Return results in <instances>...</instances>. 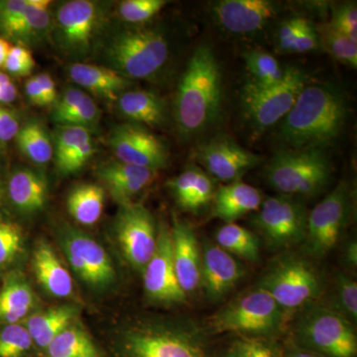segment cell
<instances>
[{
	"label": "cell",
	"instance_id": "f35d334b",
	"mask_svg": "<svg viewBox=\"0 0 357 357\" xmlns=\"http://www.w3.org/2000/svg\"><path fill=\"white\" fill-rule=\"evenodd\" d=\"M23 234L17 223L0 215V267L15 259L22 248Z\"/></svg>",
	"mask_w": 357,
	"mask_h": 357
},
{
	"label": "cell",
	"instance_id": "277c9868",
	"mask_svg": "<svg viewBox=\"0 0 357 357\" xmlns=\"http://www.w3.org/2000/svg\"><path fill=\"white\" fill-rule=\"evenodd\" d=\"M332 173L330 160L319 148L283 150L270 160L265 170L275 191L292 198L316 196L328 185Z\"/></svg>",
	"mask_w": 357,
	"mask_h": 357
},
{
	"label": "cell",
	"instance_id": "f907efd6",
	"mask_svg": "<svg viewBox=\"0 0 357 357\" xmlns=\"http://www.w3.org/2000/svg\"><path fill=\"white\" fill-rule=\"evenodd\" d=\"M241 357H276L274 351L264 342L250 340L236 344Z\"/></svg>",
	"mask_w": 357,
	"mask_h": 357
},
{
	"label": "cell",
	"instance_id": "db71d44e",
	"mask_svg": "<svg viewBox=\"0 0 357 357\" xmlns=\"http://www.w3.org/2000/svg\"><path fill=\"white\" fill-rule=\"evenodd\" d=\"M25 91L28 100H29V102H31L33 105L46 107V100H45L43 93H42L39 84L37 83L34 77H30V79H28L27 82H26Z\"/></svg>",
	"mask_w": 357,
	"mask_h": 357
},
{
	"label": "cell",
	"instance_id": "ab89813d",
	"mask_svg": "<svg viewBox=\"0 0 357 357\" xmlns=\"http://www.w3.org/2000/svg\"><path fill=\"white\" fill-rule=\"evenodd\" d=\"M166 4L165 0H126L119 3V14L129 24H140L153 18Z\"/></svg>",
	"mask_w": 357,
	"mask_h": 357
},
{
	"label": "cell",
	"instance_id": "8fae6325",
	"mask_svg": "<svg viewBox=\"0 0 357 357\" xmlns=\"http://www.w3.org/2000/svg\"><path fill=\"white\" fill-rule=\"evenodd\" d=\"M107 9L105 3L91 0L64 2L55 15V37L68 55L84 57L93 49L102 31Z\"/></svg>",
	"mask_w": 357,
	"mask_h": 357
},
{
	"label": "cell",
	"instance_id": "ac0fdd59",
	"mask_svg": "<svg viewBox=\"0 0 357 357\" xmlns=\"http://www.w3.org/2000/svg\"><path fill=\"white\" fill-rule=\"evenodd\" d=\"M201 286L208 299L218 302L244 276L243 265L217 243L206 241L202 248Z\"/></svg>",
	"mask_w": 357,
	"mask_h": 357
},
{
	"label": "cell",
	"instance_id": "d590c367",
	"mask_svg": "<svg viewBox=\"0 0 357 357\" xmlns=\"http://www.w3.org/2000/svg\"><path fill=\"white\" fill-rule=\"evenodd\" d=\"M244 61L256 83L272 84L280 81L284 76V69H282L278 61L267 52L248 51L244 55Z\"/></svg>",
	"mask_w": 357,
	"mask_h": 357
},
{
	"label": "cell",
	"instance_id": "1f68e13d",
	"mask_svg": "<svg viewBox=\"0 0 357 357\" xmlns=\"http://www.w3.org/2000/svg\"><path fill=\"white\" fill-rule=\"evenodd\" d=\"M15 140L21 153L33 163L45 165L53 157L50 136L43 124L34 119L21 126Z\"/></svg>",
	"mask_w": 357,
	"mask_h": 357
},
{
	"label": "cell",
	"instance_id": "6da1fadb",
	"mask_svg": "<svg viewBox=\"0 0 357 357\" xmlns=\"http://www.w3.org/2000/svg\"><path fill=\"white\" fill-rule=\"evenodd\" d=\"M344 98L331 86H306L281 124V140L291 149L319 148L332 144L347 121Z\"/></svg>",
	"mask_w": 357,
	"mask_h": 357
},
{
	"label": "cell",
	"instance_id": "ffe728a7",
	"mask_svg": "<svg viewBox=\"0 0 357 357\" xmlns=\"http://www.w3.org/2000/svg\"><path fill=\"white\" fill-rule=\"evenodd\" d=\"M220 25L234 34L261 30L277 13L276 4L268 0H222L213 6Z\"/></svg>",
	"mask_w": 357,
	"mask_h": 357
},
{
	"label": "cell",
	"instance_id": "f6af8a7d",
	"mask_svg": "<svg viewBox=\"0 0 357 357\" xmlns=\"http://www.w3.org/2000/svg\"><path fill=\"white\" fill-rule=\"evenodd\" d=\"M96 144L93 138H89L81 146L77 147L72 154L66 158L62 164L57 166L59 172L63 175H70L83 168L89 159L96 153Z\"/></svg>",
	"mask_w": 357,
	"mask_h": 357
},
{
	"label": "cell",
	"instance_id": "ba28073f",
	"mask_svg": "<svg viewBox=\"0 0 357 357\" xmlns=\"http://www.w3.org/2000/svg\"><path fill=\"white\" fill-rule=\"evenodd\" d=\"M123 347L126 357H206L203 333L195 326H138L129 331Z\"/></svg>",
	"mask_w": 357,
	"mask_h": 357
},
{
	"label": "cell",
	"instance_id": "cb8c5ba5",
	"mask_svg": "<svg viewBox=\"0 0 357 357\" xmlns=\"http://www.w3.org/2000/svg\"><path fill=\"white\" fill-rule=\"evenodd\" d=\"M32 262L37 280L47 292L59 298L70 296L72 278L50 244L40 241L33 252Z\"/></svg>",
	"mask_w": 357,
	"mask_h": 357
},
{
	"label": "cell",
	"instance_id": "30bf717a",
	"mask_svg": "<svg viewBox=\"0 0 357 357\" xmlns=\"http://www.w3.org/2000/svg\"><path fill=\"white\" fill-rule=\"evenodd\" d=\"M352 210V196L347 183L337 185L307 215L305 250L321 258L335 248L344 234Z\"/></svg>",
	"mask_w": 357,
	"mask_h": 357
},
{
	"label": "cell",
	"instance_id": "d6a6232c",
	"mask_svg": "<svg viewBox=\"0 0 357 357\" xmlns=\"http://www.w3.org/2000/svg\"><path fill=\"white\" fill-rule=\"evenodd\" d=\"M46 351L49 357H100L88 333L76 325L63 331Z\"/></svg>",
	"mask_w": 357,
	"mask_h": 357
},
{
	"label": "cell",
	"instance_id": "2e32d148",
	"mask_svg": "<svg viewBox=\"0 0 357 357\" xmlns=\"http://www.w3.org/2000/svg\"><path fill=\"white\" fill-rule=\"evenodd\" d=\"M109 146L119 161L157 171L168 163V151L153 133L137 124H121L110 133Z\"/></svg>",
	"mask_w": 357,
	"mask_h": 357
},
{
	"label": "cell",
	"instance_id": "e575fe53",
	"mask_svg": "<svg viewBox=\"0 0 357 357\" xmlns=\"http://www.w3.org/2000/svg\"><path fill=\"white\" fill-rule=\"evenodd\" d=\"M333 311L342 314L352 325L357 321V283L344 272H337L333 281L332 303Z\"/></svg>",
	"mask_w": 357,
	"mask_h": 357
},
{
	"label": "cell",
	"instance_id": "ee69618b",
	"mask_svg": "<svg viewBox=\"0 0 357 357\" xmlns=\"http://www.w3.org/2000/svg\"><path fill=\"white\" fill-rule=\"evenodd\" d=\"M331 24L357 42V9L356 3H344L333 11Z\"/></svg>",
	"mask_w": 357,
	"mask_h": 357
},
{
	"label": "cell",
	"instance_id": "b9f144b4",
	"mask_svg": "<svg viewBox=\"0 0 357 357\" xmlns=\"http://www.w3.org/2000/svg\"><path fill=\"white\" fill-rule=\"evenodd\" d=\"M199 170L201 169L199 168L188 169L170 182L174 198L183 210L189 211L190 202L196 187Z\"/></svg>",
	"mask_w": 357,
	"mask_h": 357
},
{
	"label": "cell",
	"instance_id": "f546056e",
	"mask_svg": "<svg viewBox=\"0 0 357 357\" xmlns=\"http://www.w3.org/2000/svg\"><path fill=\"white\" fill-rule=\"evenodd\" d=\"M215 243L232 256L248 262L260 259V241L255 234L237 225L225 223L215 234Z\"/></svg>",
	"mask_w": 357,
	"mask_h": 357
},
{
	"label": "cell",
	"instance_id": "83f0119b",
	"mask_svg": "<svg viewBox=\"0 0 357 357\" xmlns=\"http://www.w3.org/2000/svg\"><path fill=\"white\" fill-rule=\"evenodd\" d=\"M77 314V307L70 305L53 307L28 318L25 328L33 342L46 349L63 331L72 325Z\"/></svg>",
	"mask_w": 357,
	"mask_h": 357
},
{
	"label": "cell",
	"instance_id": "5bb4252c",
	"mask_svg": "<svg viewBox=\"0 0 357 357\" xmlns=\"http://www.w3.org/2000/svg\"><path fill=\"white\" fill-rule=\"evenodd\" d=\"M62 244L70 266L89 287L105 289L114 283L115 271L107 251L79 230L63 234Z\"/></svg>",
	"mask_w": 357,
	"mask_h": 357
},
{
	"label": "cell",
	"instance_id": "9c48e42d",
	"mask_svg": "<svg viewBox=\"0 0 357 357\" xmlns=\"http://www.w3.org/2000/svg\"><path fill=\"white\" fill-rule=\"evenodd\" d=\"M258 287L264 289L284 311L307 306L321 292V281L311 263L299 256L279 258Z\"/></svg>",
	"mask_w": 357,
	"mask_h": 357
},
{
	"label": "cell",
	"instance_id": "94428289",
	"mask_svg": "<svg viewBox=\"0 0 357 357\" xmlns=\"http://www.w3.org/2000/svg\"><path fill=\"white\" fill-rule=\"evenodd\" d=\"M223 357H241V356H239L238 349H237L236 345L234 347V349H231V351H230L229 354H227V356Z\"/></svg>",
	"mask_w": 357,
	"mask_h": 357
},
{
	"label": "cell",
	"instance_id": "44dd1931",
	"mask_svg": "<svg viewBox=\"0 0 357 357\" xmlns=\"http://www.w3.org/2000/svg\"><path fill=\"white\" fill-rule=\"evenodd\" d=\"M155 171L119 161L107 162L96 170V175L109 190L112 198L122 204L142 192L153 180Z\"/></svg>",
	"mask_w": 357,
	"mask_h": 357
},
{
	"label": "cell",
	"instance_id": "6f0895ef",
	"mask_svg": "<svg viewBox=\"0 0 357 357\" xmlns=\"http://www.w3.org/2000/svg\"><path fill=\"white\" fill-rule=\"evenodd\" d=\"M11 46H13V45H11L8 40L0 37V68H3L4 63H6Z\"/></svg>",
	"mask_w": 357,
	"mask_h": 357
},
{
	"label": "cell",
	"instance_id": "484cf974",
	"mask_svg": "<svg viewBox=\"0 0 357 357\" xmlns=\"http://www.w3.org/2000/svg\"><path fill=\"white\" fill-rule=\"evenodd\" d=\"M117 109L124 119L135 123L160 126L165 122V103L147 91H126L117 98Z\"/></svg>",
	"mask_w": 357,
	"mask_h": 357
},
{
	"label": "cell",
	"instance_id": "4fadbf2b",
	"mask_svg": "<svg viewBox=\"0 0 357 357\" xmlns=\"http://www.w3.org/2000/svg\"><path fill=\"white\" fill-rule=\"evenodd\" d=\"M115 236L126 261L143 271L153 255L158 236L150 211L142 204H122L115 220Z\"/></svg>",
	"mask_w": 357,
	"mask_h": 357
},
{
	"label": "cell",
	"instance_id": "7a4b0ae2",
	"mask_svg": "<svg viewBox=\"0 0 357 357\" xmlns=\"http://www.w3.org/2000/svg\"><path fill=\"white\" fill-rule=\"evenodd\" d=\"M222 74L210 47L192 54L174 103L178 130L185 137L203 132L215 121L222 105Z\"/></svg>",
	"mask_w": 357,
	"mask_h": 357
},
{
	"label": "cell",
	"instance_id": "8992f818",
	"mask_svg": "<svg viewBox=\"0 0 357 357\" xmlns=\"http://www.w3.org/2000/svg\"><path fill=\"white\" fill-rule=\"evenodd\" d=\"M285 311L264 289L244 294L211 319L215 333L270 335L280 330Z\"/></svg>",
	"mask_w": 357,
	"mask_h": 357
},
{
	"label": "cell",
	"instance_id": "11a10c76",
	"mask_svg": "<svg viewBox=\"0 0 357 357\" xmlns=\"http://www.w3.org/2000/svg\"><path fill=\"white\" fill-rule=\"evenodd\" d=\"M344 260L345 264L349 265L352 269L357 267V243L356 239H351L345 243L344 248Z\"/></svg>",
	"mask_w": 357,
	"mask_h": 357
},
{
	"label": "cell",
	"instance_id": "7c38bea8",
	"mask_svg": "<svg viewBox=\"0 0 357 357\" xmlns=\"http://www.w3.org/2000/svg\"><path fill=\"white\" fill-rule=\"evenodd\" d=\"M307 215L306 206L298 199L280 195L262 202L252 225L270 248H289L304 243Z\"/></svg>",
	"mask_w": 357,
	"mask_h": 357
},
{
	"label": "cell",
	"instance_id": "d4e9b609",
	"mask_svg": "<svg viewBox=\"0 0 357 357\" xmlns=\"http://www.w3.org/2000/svg\"><path fill=\"white\" fill-rule=\"evenodd\" d=\"M7 195L16 210L25 213H36L46 204V181L32 169H16L7 182Z\"/></svg>",
	"mask_w": 357,
	"mask_h": 357
},
{
	"label": "cell",
	"instance_id": "603a6c76",
	"mask_svg": "<svg viewBox=\"0 0 357 357\" xmlns=\"http://www.w3.org/2000/svg\"><path fill=\"white\" fill-rule=\"evenodd\" d=\"M69 77L82 88L110 100H116L130 86L129 79L105 66L75 63L69 67Z\"/></svg>",
	"mask_w": 357,
	"mask_h": 357
},
{
	"label": "cell",
	"instance_id": "681fc988",
	"mask_svg": "<svg viewBox=\"0 0 357 357\" xmlns=\"http://www.w3.org/2000/svg\"><path fill=\"white\" fill-rule=\"evenodd\" d=\"M21 128L20 117L13 109L0 105V143L15 139Z\"/></svg>",
	"mask_w": 357,
	"mask_h": 357
},
{
	"label": "cell",
	"instance_id": "74e56055",
	"mask_svg": "<svg viewBox=\"0 0 357 357\" xmlns=\"http://www.w3.org/2000/svg\"><path fill=\"white\" fill-rule=\"evenodd\" d=\"M32 344L25 326L11 324L0 328V357H22L30 351Z\"/></svg>",
	"mask_w": 357,
	"mask_h": 357
},
{
	"label": "cell",
	"instance_id": "5b68a950",
	"mask_svg": "<svg viewBox=\"0 0 357 357\" xmlns=\"http://www.w3.org/2000/svg\"><path fill=\"white\" fill-rule=\"evenodd\" d=\"M302 349L323 357H356L357 337L354 325L328 306L307 307L294 328Z\"/></svg>",
	"mask_w": 357,
	"mask_h": 357
},
{
	"label": "cell",
	"instance_id": "9a60e30c",
	"mask_svg": "<svg viewBox=\"0 0 357 357\" xmlns=\"http://www.w3.org/2000/svg\"><path fill=\"white\" fill-rule=\"evenodd\" d=\"M142 272L145 293L150 300L166 305L185 302L187 295L180 287L174 267L171 229L165 223L159 225L156 248Z\"/></svg>",
	"mask_w": 357,
	"mask_h": 357
},
{
	"label": "cell",
	"instance_id": "60d3db41",
	"mask_svg": "<svg viewBox=\"0 0 357 357\" xmlns=\"http://www.w3.org/2000/svg\"><path fill=\"white\" fill-rule=\"evenodd\" d=\"M100 119V109L93 98L86 95L74 109L61 117L56 123L58 126H77L91 130L96 128Z\"/></svg>",
	"mask_w": 357,
	"mask_h": 357
},
{
	"label": "cell",
	"instance_id": "bcb514c9",
	"mask_svg": "<svg viewBox=\"0 0 357 357\" xmlns=\"http://www.w3.org/2000/svg\"><path fill=\"white\" fill-rule=\"evenodd\" d=\"M319 40L317 30L307 21L302 29L291 40L284 51L289 53H306L318 48Z\"/></svg>",
	"mask_w": 357,
	"mask_h": 357
},
{
	"label": "cell",
	"instance_id": "52a82bcc",
	"mask_svg": "<svg viewBox=\"0 0 357 357\" xmlns=\"http://www.w3.org/2000/svg\"><path fill=\"white\" fill-rule=\"evenodd\" d=\"M307 77L300 69L288 67L280 81L272 84L248 82L243 91L244 112L257 130H264L289 114L307 86Z\"/></svg>",
	"mask_w": 357,
	"mask_h": 357
},
{
	"label": "cell",
	"instance_id": "4dcf8cb0",
	"mask_svg": "<svg viewBox=\"0 0 357 357\" xmlns=\"http://www.w3.org/2000/svg\"><path fill=\"white\" fill-rule=\"evenodd\" d=\"M27 1V0H26ZM52 20L49 11L37 10L27 2V8L10 29L4 39L18 42V45L36 44L50 33Z\"/></svg>",
	"mask_w": 357,
	"mask_h": 357
},
{
	"label": "cell",
	"instance_id": "f1b7e54d",
	"mask_svg": "<svg viewBox=\"0 0 357 357\" xmlns=\"http://www.w3.org/2000/svg\"><path fill=\"white\" fill-rule=\"evenodd\" d=\"M105 190L96 184L77 185L69 192L67 208L70 217L84 225H91L102 217Z\"/></svg>",
	"mask_w": 357,
	"mask_h": 357
},
{
	"label": "cell",
	"instance_id": "d6986e66",
	"mask_svg": "<svg viewBox=\"0 0 357 357\" xmlns=\"http://www.w3.org/2000/svg\"><path fill=\"white\" fill-rule=\"evenodd\" d=\"M174 267L180 287L185 295L201 287L202 251L198 238L189 223L174 218L171 229Z\"/></svg>",
	"mask_w": 357,
	"mask_h": 357
},
{
	"label": "cell",
	"instance_id": "91938a15",
	"mask_svg": "<svg viewBox=\"0 0 357 357\" xmlns=\"http://www.w3.org/2000/svg\"><path fill=\"white\" fill-rule=\"evenodd\" d=\"M28 4L37 10L49 11V7L51 6V1L49 0H27Z\"/></svg>",
	"mask_w": 357,
	"mask_h": 357
},
{
	"label": "cell",
	"instance_id": "680465c9",
	"mask_svg": "<svg viewBox=\"0 0 357 357\" xmlns=\"http://www.w3.org/2000/svg\"><path fill=\"white\" fill-rule=\"evenodd\" d=\"M285 357H323L314 352L307 351V349H302V347H296L287 352Z\"/></svg>",
	"mask_w": 357,
	"mask_h": 357
},
{
	"label": "cell",
	"instance_id": "7dc6e473",
	"mask_svg": "<svg viewBox=\"0 0 357 357\" xmlns=\"http://www.w3.org/2000/svg\"><path fill=\"white\" fill-rule=\"evenodd\" d=\"M26 8V0H0V34L2 38L22 15Z\"/></svg>",
	"mask_w": 357,
	"mask_h": 357
},
{
	"label": "cell",
	"instance_id": "e0dca14e",
	"mask_svg": "<svg viewBox=\"0 0 357 357\" xmlns=\"http://www.w3.org/2000/svg\"><path fill=\"white\" fill-rule=\"evenodd\" d=\"M196 156L210 175L225 184L238 181L260 162L257 155L227 137L215 138L201 145Z\"/></svg>",
	"mask_w": 357,
	"mask_h": 357
},
{
	"label": "cell",
	"instance_id": "836d02e7",
	"mask_svg": "<svg viewBox=\"0 0 357 357\" xmlns=\"http://www.w3.org/2000/svg\"><path fill=\"white\" fill-rule=\"evenodd\" d=\"M319 43L323 44L326 50L335 60L357 67V42L347 37L344 33L337 30L331 23H325L317 28Z\"/></svg>",
	"mask_w": 357,
	"mask_h": 357
},
{
	"label": "cell",
	"instance_id": "7bdbcfd3",
	"mask_svg": "<svg viewBox=\"0 0 357 357\" xmlns=\"http://www.w3.org/2000/svg\"><path fill=\"white\" fill-rule=\"evenodd\" d=\"M34 66V58L29 49L21 45H15V46L13 45L3 68L8 76L13 75V76L24 77L31 74Z\"/></svg>",
	"mask_w": 357,
	"mask_h": 357
},
{
	"label": "cell",
	"instance_id": "7402d4cb",
	"mask_svg": "<svg viewBox=\"0 0 357 357\" xmlns=\"http://www.w3.org/2000/svg\"><path fill=\"white\" fill-rule=\"evenodd\" d=\"M261 192L241 181L229 183L215 190L213 199V213L225 223L236 222L244 215L259 210Z\"/></svg>",
	"mask_w": 357,
	"mask_h": 357
},
{
	"label": "cell",
	"instance_id": "816d5d0a",
	"mask_svg": "<svg viewBox=\"0 0 357 357\" xmlns=\"http://www.w3.org/2000/svg\"><path fill=\"white\" fill-rule=\"evenodd\" d=\"M307 21L305 18H292L281 25L278 31V44L282 51H284L291 40L302 29L303 26L306 24Z\"/></svg>",
	"mask_w": 357,
	"mask_h": 357
},
{
	"label": "cell",
	"instance_id": "8d00e7d4",
	"mask_svg": "<svg viewBox=\"0 0 357 357\" xmlns=\"http://www.w3.org/2000/svg\"><path fill=\"white\" fill-rule=\"evenodd\" d=\"M91 138V130L77 126H58L54 137V155L56 167L62 164L77 147Z\"/></svg>",
	"mask_w": 357,
	"mask_h": 357
},
{
	"label": "cell",
	"instance_id": "f5cc1de1",
	"mask_svg": "<svg viewBox=\"0 0 357 357\" xmlns=\"http://www.w3.org/2000/svg\"><path fill=\"white\" fill-rule=\"evenodd\" d=\"M34 77L43 93L47 105H54L57 100V89H56L55 82L50 75L47 73H40Z\"/></svg>",
	"mask_w": 357,
	"mask_h": 357
},
{
	"label": "cell",
	"instance_id": "4316f807",
	"mask_svg": "<svg viewBox=\"0 0 357 357\" xmlns=\"http://www.w3.org/2000/svg\"><path fill=\"white\" fill-rule=\"evenodd\" d=\"M34 306V295L20 274H11L0 290V323L18 324Z\"/></svg>",
	"mask_w": 357,
	"mask_h": 357
},
{
	"label": "cell",
	"instance_id": "3957f363",
	"mask_svg": "<svg viewBox=\"0 0 357 357\" xmlns=\"http://www.w3.org/2000/svg\"><path fill=\"white\" fill-rule=\"evenodd\" d=\"M169 57L165 35L152 28H129L107 40L102 49L105 67L126 79H146L158 74Z\"/></svg>",
	"mask_w": 357,
	"mask_h": 357
},
{
	"label": "cell",
	"instance_id": "c3c4849f",
	"mask_svg": "<svg viewBox=\"0 0 357 357\" xmlns=\"http://www.w3.org/2000/svg\"><path fill=\"white\" fill-rule=\"evenodd\" d=\"M86 96V93L82 91L81 89H66L63 91L62 95L60 96V98H58L56 102L54 103V109L53 112H52V119H53V121L56 123L61 117L69 114L70 110L74 109L84 100Z\"/></svg>",
	"mask_w": 357,
	"mask_h": 357
},
{
	"label": "cell",
	"instance_id": "9f6ffc18",
	"mask_svg": "<svg viewBox=\"0 0 357 357\" xmlns=\"http://www.w3.org/2000/svg\"><path fill=\"white\" fill-rule=\"evenodd\" d=\"M16 96H17V89L14 84L7 86H0V105L13 102L16 100Z\"/></svg>",
	"mask_w": 357,
	"mask_h": 357
}]
</instances>
